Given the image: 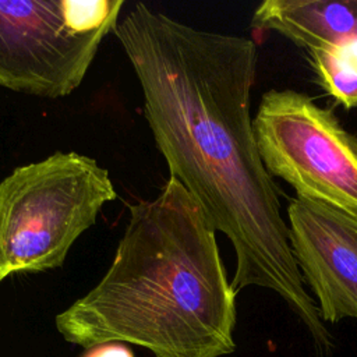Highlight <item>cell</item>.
Instances as JSON below:
<instances>
[{
  "mask_svg": "<svg viewBox=\"0 0 357 357\" xmlns=\"http://www.w3.org/2000/svg\"><path fill=\"white\" fill-rule=\"evenodd\" d=\"M138 78L144 114L170 176L236 255L231 287L275 291L322 346L329 333L305 290L251 117L257 43L204 31L137 3L113 29Z\"/></svg>",
  "mask_w": 357,
  "mask_h": 357,
  "instance_id": "6da1fadb",
  "label": "cell"
},
{
  "mask_svg": "<svg viewBox=\"0 0 357 357\" xmlns=\"http://www.w3.org/2000/svg\"><path fill=\"white\" fill-rule=\"evenodd\" d=\"M128 211L109 269L57 315L59 332L85 349L128 342L158 357L231 353L236 291L201 205L170 176Z\"/></svg>",
  "mask_w": 357,
  "mask_h": 357,
  "instance_id": "7a4b0ae2",
  "label": "cell"
},
{
  "mask_svg": "<svg viewBox=\"0 0 357 357\" xmlns=\"http://www.w3.org/2000/svg\"><path fill=\"white\" fill-rule=\"evenodd\" d=\"M116 197L107 169L73 151L15 167L0 181V282L60 268Z\"/></svg>",
  "mask_w": 357,
  "mask_h": 357,
  "instance_id": "3957f363",
  "label": "cell"
},
{
  "mask_svg": "<svg viewBox=\"0 0 357 357\" xmlns=\"http://www.w3.org/2000/svg\"><path fill=\"white\" fill-rule=\"evenodd\" d=\"M124 0H0V85L57 99L84 81Z\"/></svg>",
  "mask_w": 357,
  "mask_h": 357,
  "instance_id": "277c9868",
  "label": "cell"
},
{
  "mask_svg": "<svg viewBox=\"0 0 357 357\" xmlns=\"http://www.w3.org/2000/svg\"><path fill=\"white\" fill-rule=\"evenodd\" d=\"M252 128L271 176L290 184L296 197L357 216V137L331 110L304 92L271 89Z\"/></svg>",
  "mask_w": 357,
  "mask_h": 357,
  "instance_id": "5b68a950",
  "label": "cell"
},
{
  "mask_svg": "<svg viewBox=\"0 0 357 357\" xmlns=\"http://www.w3.org/2000/svg\"><path fill=\"white\" fill-rule=\"evenodd\" d=\"M286 222L294 259L322 321L357 319V216L296 197Z\"/></svg>",
  "mask_w": 357,
  "mask_h": 357,
  "instance_id": "8992f818",
  "label": "cell"
},
{
  "mask_svg": "<svg viewBox=\"0 0 357 357\" xmlns=\"http://www.w3.org/2000/svg\"><path fill=\"white\" fill-rule=\"evenodd\" d=\"M251 26L275 31L307 50H342L357 56V0H265Z\"/></svg>",
  "mask_w": 357,
  "mask_h": 357,
  "instance_id": "52a82bcc",
  "label": "cell"
},
{
  "mask_svg": "<svg viewBox=\"0 0 357 357\" xmlns=\"http://www.w3.org/2000/svg\"><path fill=\"white\" fill-rule=\"evenodd\" d=\"M319 85L346 109L357 107V56L342 50H308Z\"/></svg>",
  "mask_w": 357,
  "mask_h": 357,
  "instance_id": "ba28073f",
  "label": "cell"
},
{
  "mask_svg": "<svg viewBox=\"0 0 357 357\" xmlns=\"http://www.w3.org/2000/svg\"><path fill=\"white\" fill-rule=\"evenodd\" d=\"M84 357H134L132 353L119 342H109L93 346Z\"/></svg>",
  "mask_w": 357,
  "mask_h": 357,
  "instance_id": "9c48e42d",
  "label": "cell"
}]
</instances>
